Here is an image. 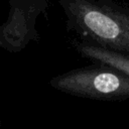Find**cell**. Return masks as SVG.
<instances>
[{"mask_svg":"<svg viewBox=\"0 0 129 129\" xmlns=\"http://www.w3.org/2000/svg\"><path fill=\"white\" fill-rule=\"evenodd\" d=\"M81 41L129 56V8L112 0H57Z\"/></svg>","mask_w":129,"mask_h":129,"instance_id":"obj_1","label":"cell"},{"mask_svg":"<svg viewBox=\"0 0 129 129\" xmlns=\"http://www.w3.org/2000/svg\"><path fill=\"white\" fill-rule=\"evenodd\" d=\"M49 85L64 94L102 101L129 99V77L101 63L75 69L53 77Z\"/></svg>","mask_w":129,"mask_h":129,"instance_id":"obj_2","label":"cell"},{"mask_svg":"<svg viewBox=\"0 0 129 129\" xmlns=\"http://www.w3.org/2000/svg\"><path fill=\"white\" fill-rule=\"evenodd\" d=\"M10 4V14L5 23L0 25V47L11 51L20 49L22 41L20 37V28L22 22L21 16L24 15V8L28 7L29 0H8Z\"/></svg>","mask_w":129,"mask_h":129,"instance_id":"obj_3","label":"cell"},{"mask_svg":"<svg viewBox=\"0 0 129 129\" xmlns=\"http://www.w3.org/2000/svg\"><path fill=\"white\" fill-rule=\"evenodd\" d=\"M76 49L83 57L91 59L94 63H101L114 68L129 77V56L108 50L88 42L79 41L75 43Z\"/></svg>","mask_w":129,"mask_h":129,"instance_id":"obj_4","label":"cell"}]
</instances>
